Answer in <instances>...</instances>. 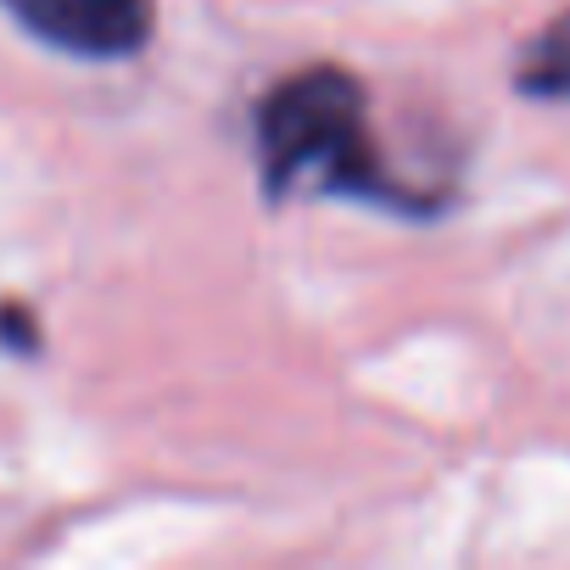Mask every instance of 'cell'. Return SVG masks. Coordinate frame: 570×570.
Returning <instances> with one entry per match:
<instances>
[{
	"label": "cell",
	"mask_w": 570,
	"mask_h": 570,
	"mask_svg": "<svg viewBox=\"0 0 570 570\" xmlns=\"http://www.w3.org/2000/svg\"><path fill=\"white\" fill-rule=\"evenodd\" d=\"M257 151H263V179L274 196L342 190V196L397 202V190L381 179L364 90L342 68H308L285 79L257 107Z\"/></svg>",
	"instance_id": "6da1fadb"
},
{
	"label": "cell",
	"mask_w": 570,
	"mask_h": 570,
	"mask_svg": "<svg viewBox=\"0 0 570 570\" xmlns=\"http://www.w3.org/2000/svg\"><path fill=\"white\" fill-rule=\"evenodd\" d=\"M0 7L35 40L90 62L135 57L151 40V0H0Z\"/></svg>",
	"instance_id": "7a4b0ae2"
},
{
	"label": "cell",
	"mask_w": 570,
	"mask_h": 570,
	"mask_svg": "<svg viewBox=\"0 0 570 570\" xmlns=\"http://www.w3.org/2000/svg\"><path fill=\"white\" fill-rule=\"evenodd\" d=\"M520 85H525L531 96H570V12L542 29L537 51H531L525 68H520Z\"/></svg>",
	"instance_id": "3957f363"
}]
</instances>
